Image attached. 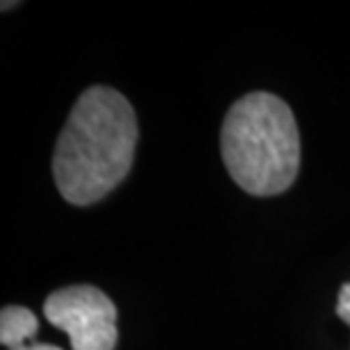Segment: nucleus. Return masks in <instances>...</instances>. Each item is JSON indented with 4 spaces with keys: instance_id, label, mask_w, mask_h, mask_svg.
Returning a JSON list of instances; mask_svg holds the SVG:
<instances>
[{
    "instance_id": "f257e3e1",
    "label": "nucleus",
    "mask_w": 350,
    "mask_h": 350,
    "mask_svg": "<svg viewBox=\"0 0 350 350\" xmlns=\"http://www.w3.org/2000/svg\"><path fill=\"white\" fill-rule=\"evenodd\" d=\"M139 142L137 114L121 91H82L59 132L53 155L57 191L75 207L103 200L128 178Z\"/></svg>"
},
{
    "instance_id": "f03ea898",
    "label": "nucleus",
    "mask_w": 350,
    "mask_h": 350,
    "mask_svg": "<svg viewBox=\"0 0 350 350\" xmlns=\"http://www.w3.org/2000/svg\"><path fill=\"white\" fill-rule=\"evenodd\" d=\"M221 157L246 193H284L300 171V132L291 107L269 91L241 96L223 118Z\"/></svg>"
},
{
    "instance_id": "7ed1b4c3",
    "label": "nucleus",
    "mask_w": 350,
    "mask_h": 350,
    "mask_svg": "<svg viewBox=\"0 0 350 350\" xmlns=\"http://www.w3.org/2000/svg\"><path fill=\"white\" fill-rule=\"evenodd\" d=\"M46 321L68 334L73 350H114L118 344L116 305L94 284H71L44 303Z\"/></svg>"
},
{
    "instance_id": "20e7f679",
    "label": "nucleus",
    "mask_w": 350,
    "mask_h": 350,
    "mask_svg": "<svg viewBox=\"0 0 350 350\" xmlns=\"http://www.w3.org/2000/svg\"><path fill=\"white\" fill-rule=\"evenodd\" d=\"M39 330V319L21 305H5L0 312V344L10 350L27 346Z\"/></svg>"
},
{
    "instance_id": "39448f33",
    "label": "nucleus",
    "mask_w": 350,
    "mask_h": 350,
    "mask_svg": "<svg viewBox=\"0 0 350 350\" xmlns=\"http://www.w3.org/2000/svg\"><path fill=\"white\" fill-rule=\"evenodd\" d=\"M337 317L350 325V282H346L339 289V298H337Z\"/></svg>"
},
{
    "instance_id": "423d86ee",
    "label": "nucleus",
    "mask_w": 350,
    "mask_h": 350,
    "mask_svg": "<svg viewBox=\"0 0 350 350\" xmlns=\"http://www.w3.org/2000/svg\"><path fill=\"white\" fill-rule=\"evenodd\" d=\"M14 350H62V348L51 346V344H27V346H21V348H14Z\"/></svg>"
}]
</instances>
